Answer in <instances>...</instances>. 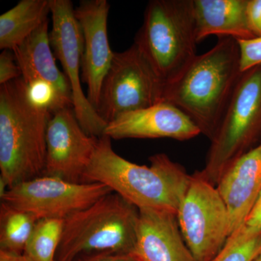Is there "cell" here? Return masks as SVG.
Instances as JSON below:
<instances>
[{
  "mask_svg": "<svg viewBox=\"0 0 261 261\" xmlns=\"http://www.w3.org/2000/svg\"><path fill=\"white\" fill-rule=\"evenodd\" d=\"M247 23L255 37L261 36V0H248L246 10Z\"/></svg>",
  "mask_w": 261,
  "mask_h": 261,
  "instance_id": "obj_24",
  "label": "cell"
},
{
  "mask_svg": "<svg viewBox=\"0 0 261 261\" xmlns=\"http://www.w3.org/2000/svg\"><path fill=\"white\" fill-rule=\"evenodd\" d=\"M261 137V65L243 72L226 112L211 140L202 176L217 186L236 160Z\"/></svg>",
  "mask_w": 261,
  "mask_h": 261,
  "instance_id": "obj_6",
  "label": "cell"
},
{
  "mask_svg": "<svg viewBox=\"0 0 261 261\" xmlns=\"http://www.w3.org/2000/svg\"><path fill=\"white\" fill-rule=\"evenodd\" d=\"M50 0H21L0 16V48L13 50L48 20Z\"/></svg>",
  "mask_w": 261,
  "mask_h": 261,
  "instance_id": "obj_18",
  "label": "cell"
},
{
  "mask_svg": "<svg viewBox=\"0 0 261 261\" xmlns=\"http://www.w3.org/2000/svg\"><path fill=\"white\" fill-rule=\"evenodd\" d=\"M113 192L103 184L72 183L42 176L8 189L2 202L35 215L38 219H65Z\"/></svg>",
  "mask_w": 261,
  "mask_h": 261,
  "instance_id": "obj_10",
  "label": "cell"
},
{
  "mask_svg": "<svg viewBox=\"0 0 261 261\" xmlns=\"http://www.w3.org/2000/svg\"><path fill=\"white\" fill-rule=\"evenodd\" d=\"M244 225L254 232H261V192Z\"/></svg>",
  "mask_w": 261,
  "mask_h": 261,
  "instance_id": "obj_26",
  "label": "cell"
},
{
  "mask_svg": "<svg viewBox=\"0 0 261 261\" xmlns=\"http://www.w3.org/2000/svg\"><path fill=\"white\" fill-rule=\"evenodd\" d=\"M194 122L171 103L163 102L122 115L108 123L104 135L111 139L170 138L186 141L200 135Z\"/></svg>",
  "mask_w": 261,
  "mask_h": 261,
  "instance_id": "obj_13",
  "label": "cell"
},
{
  "mask_svg": "<svg viewBox=\"0 0 261 261\" xmlns=\"http://www.w3.org/2000/svg\"><path fill=\"white\" fill-rule=\"evenodd\" d=\"M97 141L98 137L89 135L82 128L73 108H63L55 113L48 123L43 176L82 183Z\"/></svg>",
  "mask_w": 261,
  "mask_h": 261,
  "instance_id": "obj_11",
  "label": "cell"
},
{
  "mask_svg": "<svg viewBox=\"0 0 261 261\" xmlns=\"http://www.w3.org/2000/svg\"><path fill=\"white\" fill-rule=\"evenodd\" d=\"M64 219L38 220L23 255L29 261H56Z\"/></svg>",
  "mask_w": 261,
  "mask_h": 261,
  "instance_id": "obj_20",
  "label": "cell"
},
{
  "mask_svg": "<svg viewBox=\"0 0 261 261\" xmlns=\"http://www.w3.org/2000/svg\"><path fill=\"white\" fill-rule=\"evenodd\" d=\"M0 261H29L23 255L0 251Z\"/></svg>",
  "mask_w": 261,
  "mask_h": 261,
  "instance_id": "obj_27",
  "label": "cell"
},
{
  "mask_svg": "<svg viewBox=\"0 0 261 261\" xmlns=\"http://www.w3.org/2000/svg\"><path fill=\"white\" fill-rule=\"evenodd\" d=\"M210 50L194 58L181 75L166 84L165 101L185 113L211 140L243 72L237 39L219 37Z\"/></svg>",
  "mask_w": 261,
  "mask_h": 261,
  "instance_id": "obj_1",
  "label": "cell"
},
{
  "mask_svg": "<svg viewBox=\"0 0 261 261\" xmlns=\"http://www.w3.org/2000/svg\"><path fill=\"white\" fill-rule=\"evenodd\" d=\"M39 220L35 215L5 202L0 205V251L23 255Z\"/></svg>",
  "mask_w": 261,
  "mask_h": 261,
  "instance_id": "obj_19",
  "label": "cell"
},
{
  "mask_svg": "<svg viewBox=\"0 0 261 261\" xmlns=\"http://www.w3.org/2000/svg\"><path fill=\"white\" fill-rule=\"evenodd\" d=\"M49 20L13 49L21 77L27 84L44 83L56 91L65 107L73 108L71 87L56 65L49 42Z\"/></svg>",
  "mask_w": 261,
  "mask_h": 261,
  "instance_id": "obj_16",
  "label": "cell"
},
{
  "mask_svg": "<svg viewBox=\"0 0 261 261\" xmlns=\"http://www.w3.org/2000/svg\"><path fill=\"white\" fill-rule=\"evenodd\" d=\"M51 116L32 100L22 77L0 87V178L8 189L44 175Z\"/></svg>",
  "mask_w": 261,
  "mask_h": 261,
  "instance_id": "obj_3",
  "label": "cell"
},
{
  "mask_svg": "<svg viewBox=\"0 0 261 261\" xmlns=\"http://www.w3.org/2000/svg\"><path fill=\"white\" fill-rule=\"evenodd\" d=\"M248 0H193L197 42L212 35L237 40L255 38L247 23Z\"/></svg>",
  "mask_w": 261,
  "mask_h": 261,
  "instance_id": "obj_17",
  "label": "cell"
},
{
  "mask_svg": "<svg viewBox=\"0 0 261 261\" xmlns=\"http://www.w3.org/2000/svg\"><path fill=\"white\" fill-rule=\"evenodd\" d=\"M139 209L111 192L87 208L65 218L56 261L83 254H135Z\"/></svg>",
  "mask_w": 261,
  "mask_h": 261,
  "instance_id": "obj_4",
  "label": "cell"
},
{
  "mask_svg": "<svg viewBox=\"0 0 261 261\" xmlns=\"http://www.w3.org/2000/svg\"><path fill=\"white\" fill-rule=\"evenodd\" d=\"M166 84L135 44L114 53L103 82L97 111L106 123L165 102Z\"/></svg>",
  "mask_w": 261,
  "mask_h": 261,
  "instance_id": "obj_7",
  "label": "cell"
},
{
  "mask_svg": "<svg viewBox=\"0 0 261 261\" xmlns=\"http://www.w3.org/2000/svg\"><path fill=\"white\" fill-rule=\"evenodd\" d=\"M109 10L107 0H83L75 9L83 37L82 80L87 84V98L96 111L114 57L108 38Z\"/></svg>",
  "mask_w": 261,
  "mask_h": 261,
  "instance_id": "obj_12",
  "label": "cell"
},
{
  "mask_svg": "<svg viewBox=\"0 0 261 261\" xmlns=\"http://www.w3.org/2000/svg\"><path fill=\"white\" fill-rule=\"evenodd\" d=\"M193 0H152L134 44L168 84L197 55Z\"/></svg>",
  "mask_w": 261,
  "mask_h": 261,
  "instance_id": "obj_5",
  "label": "cell"
},
{
  "mask_svg": "<svg viewBox=\"0 0 261 261\" xmlns=\"http://www.w3.org/2000/svg\"><path fill=\"white\" fill-rule=\"evenodd\" d=\"M72 261H140L135 254H119L113 252H96L83 254Z\"/></svg>",
  "mask_w": 261,
  "mask_h": 261,
  "instance_id": "obj_25",
  "label": "cell"
},
{
  "mask_svg": "<svg viewBox=\"0 0 261 261\" xmlns=\"http://www.w3.org/2000/svg\"><path fill=\"white\" fill-rule=\"evenodd\" d=\"M240 48V68L245 72L261 65V36L237 40Z\"/></svg>",
  "mask_w": 261,
  "mask_h": 261,
  "instance_id": "obj_22",
  "label": "cell"
},
{
  "mask_svg": "<svg viewBox=\"0 0 261 261\" xmlns=\"http://www.w3.org/2000/svg\"><path fill=\"white\" fill-rule=\"evenodd\" d=\"M150 166H140L113 150L111 139L98 138L82 183L103 184L137 208L163 209L177 214L191 176L167 154L149 158Z\"/></svg>",
  "mask_w": 261,
  "mask_h": 261,
  "instance_id": "obj_2",
  "label": "cell"
},
{
  "mask_svg": "<svg viewBox=\"0 0 261 261\" xmlns=\"http://www.w3.org/2000/svg\"><path fill=\"white\" fill-rule=\"evenodd\" d=\"M135 255L140 261H196L182 236L177 214L139 209Z\"/></svg>",
  "mask_w": 261,
  "mask_h": 261,
  "instance_id": "obj_14",
  "label": "cell"
},
{
  "mask_svg": "<svg viewBox=\"0 0 261 261\" xmlns=\"http://www.w3.org/2000/svg\"><path fill=\"white\" fill-rule=\"evenodd\" d=\"M50 8L53 28L49 42L71 87L73 111L86 133L99 138L104 135L108 123L89 102L81 84L83 37L73 3L70 0H50Z\"/></svg>",
  "mask_w": 261,
  "mask_h": 261,
  "instance_id": "obj_9",
  "label": "cell"
},
{
  "mask_svg": "<svg viewBox=\"0 0 261 261\" xmlns=\"http://www.w3.org/2000/svg\"><path fill=\"white\" fill-rule=\"evenodd\" d=\"M21 77L14 53L4 49L0 55V84L3 85Z\"/></svg>",
  "mask_w": 261,
  "mask_h": 261,
  "instance_id": "obj_23",
  "label": "cell"
},
{
  "mask_svg": "<svg viewBox=\"0 0 261 261\" xmlns=\"http://www.w3.org/2000/svg\"><path fill=\"white\" fill-rule=\"evenodd\" d=\"M261 253V232L245 225L228 237L221 251L210 261H253Z\"/></svg>",
  "mask_w": 261,
  "mask_h": 261,
  "instance_id": "obj_21",
  "label": "cell"
},
{
  "mask_svg": "<svg viewBox=\"0 0 261 261\" xmlns=\"http://www.w3.org/2000/svg\"><path fill=\"white\" fill-rule=\"evenodd\" d=\"M180 230L196 261H210L229 237L227 207L217 187L202 176L191 175L177 211Z\"/></svg>",
  "mask_w": 261,
  "mask_h": 261,
  "instance_id": "obj_8",
  "label": "cell"
},
{
  "mask_svg": "<svg viewBox=\"0 0 261 261\" xmlns=\"http://www.w3.org/2000/svg\"><path fill=\"white\" fill-rule=\"evenodd\" d=\"M229 216V236L245 224L261 192V142L234 161L217 186Z\"/></svg>",
  "mask_w": 261,
  "mask_h": 261,
  "instance_id": "obj_15",
  "label": "cell"
},
{
  "mask_svg": "<svg viewBox=\"0 0 261 261\" xmlns=\"http://www.w3.org/2000/svg\"><path fill=\"white\" fill-rule=\"evenodd\" d=\"M253 261H261V253Z\"/></svg>",
  "mask_w": 261,
  "mask_h": 261,
  "instance_id": "obj_28",
  "label": "cell"
}]
</instances>
